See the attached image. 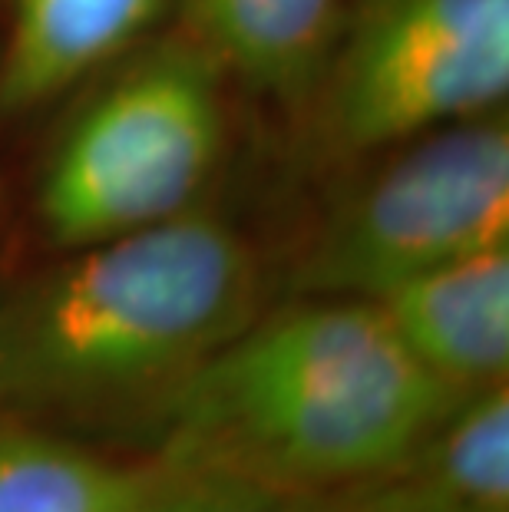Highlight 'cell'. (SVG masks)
I'll use <instances>...</instances> for the list:
<instances>
[{"mask_svg":"<svg viewBox=\"0 0 509 512\" xmlns=\"http://www.w3.org/2000/svg\"><path fill=\"white\" fill-rule=\"evenodd\" d=\"M291 261L288 294L377 301L453 258L509 245V119L493 110L364 156Z\"/></svg>","mask_w":509,"mask_h":512,"instance_id":"cell-4","label":"cell"},{"mask_svg":"<svg viewBox=\"0 0 509 512\" xmlns=\"http://www.w3.org/2000/svg\"><path fill=\"white\" fill-rule=\"evenodd\" d=\"M457 397L374 301L288 294L189 380L149 456L334 496L400 470Z\"/></svg>","mask_w":509,"mask_h":512,"instance_id":"cell-2","label":"cell"},{"mask_svg":"<svg viewBox=\"0 0 509 512\" xmlns=\"http://www.w3.org/2000/svg\"><path fill=\"white\" fill-rule=\"evenodd\" d=\"M156 473L149 453L0 417V512H133Z\"/></svg>","mask_w":509,"mask_h":512,"instance_id":"cell-9","label":"cell"},{"mask_svg":"<svg viewBox=\"0 0 509 512\" xmlns=\"http://www.w3.org/2000/svg\"><path fill=\"white\" fill-rule=\"evenodd\" d=\"M133 512H328V496H301L242 476L159 463L153 486Z\"/></svg>","mask_w":509,"mask_h":512,"instance_id":"cell-11","label":"cell"},{"mask_svg":"<svg viewBox=\"0 0 509 512\" xmlns=\"http://www.w3.org/2000/svg\"><path fill=\"white\" fill-rule=\"evenodd\" d=\"M179 0H7L0 110H40L153 37Z\"/></svg>","mask_w":509,"mask_h":512,"instance_id":"cell-7","label":"cell"},{"mask_svg":"<svg viewBox=\"0 0 509 512\" xmlns=\"http://www.w3.org/2000/svg\"><path fill=\"white\" fill-rule=\"evenodd\" d=\"M225 80L186 34L146 40L103 70L43 159V238L67 252L202 205L229 139Z\"/></svg>","mask_w":509,"mask_h":512,"instance_id":"cell-3","label":"cell"},{"mask_svg":"<svg viewBox=\"0 0 509 512\" xmlns=\"http://www.w3.org/2000/svg\"><path fill=\"white\" fill-rule=\"evenodd\" d=\"M328 512H457L437 503L400 473H387L364 486L328 496Z\"/></svg>","mask_w":509,"mask_h":512,"instance_id":"cell-12","label":"cell"},{"mask_svg":"<svg viewBox=\"0 0 509 512\" xmlns=\"http://www.w3.org/2000/svg\"><path fill=\"white\" fill-rule=\"evenodd\" d=\"M60 255L0 298V417L149 453L189 380L265 308L262 258L205 205Z\"/></svg>","mask_w":509,"mask_h":512,"instance_id":"cell-1","label":"cell"},{"mask_svg":"<svg viewBox=\"0 0 509 512\" xmlns=\"http://www.w3.org/2000/svg\"><path fill=\"white\" fill-rule=\"evenodd\" d=\"M374 304L410 357L443 387L470 394L506 380L509 245L430 268Z\"/></svg>","mask_w":509,"mask_h":512,"instance_id":"cell-6","label":"cell"},{"mask_svg":"<svg viewBox=\"0 0 509 512\" xmlns=\"http://www.w3.org/2000/svg\"><path fill=\"white\" fill-rule=\"evenodd\" d=\"M348 0H179L182 34L252 90L308 110Z\"/></svg>","mask_w":509,"mask_h":512,"instance_id":"cell-8","label":"cell"},{"mask_svg":"<svg viewBox=\"0 0 509 512\" xmlns=\"http://www.w3.org/2000/svg\"><path fill=\"white\" fill-rule=\"evenodd\" d=\"M394 473L457 512H509L506 380L453 400Z\"/></svg>","mask_w":509,"mask_h":512,"instance_id":"cell-10","label":"cell"},{"mask_svg":"<svg viewBox=\"0 0 509 512\" xmlns=\"http://www.w3.org/2000/svg\"><path fill=\"white\" fill-rule=\"evenodd\" d=\"M506 96L509 0H348L308 110L328 156L364 159Z\"/></svg>","mask_w":509,"mask_h":512,"instance_id":"cell-5","label":"cell"}]
</instances>
